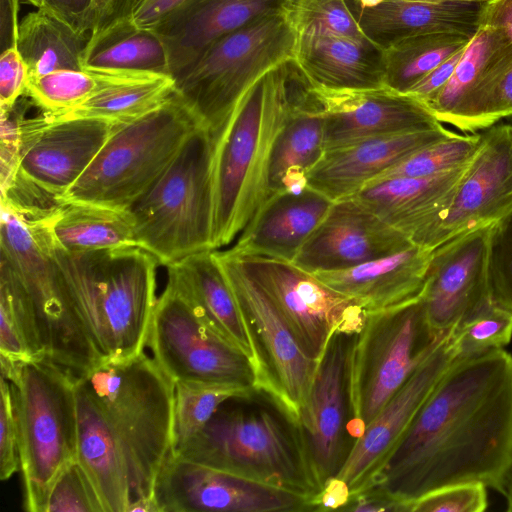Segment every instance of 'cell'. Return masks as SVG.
Returning a JSON list of instances; mask_svg holds the SVG:
<instances>
[{"label": "cell", "mask_w": 512, "mask_h": 512, "mask_svg": "<svg viewBox=\"0 0 512 512\" xmlns=\"http://www.w3.org/2000/svg\"><path fill=\"white\" fill-rule=\"evenodd\" d=\"M268 294L303 352L319 362L332 335L358 333L367 318L353 299L291 261L231 248Z\"/></svg>", "instance_id": "cell-14"}, {"label": "cell", "mask_w": 512, "mask_h": 512, "mask_svg": "<svg viewBox=\"0 0 512 512\" xmlns=\"http://www.w3.org/2000/svg\"><path fill=\"white\" fill-rule=\"evenodd\" d=\"M511 471L512 354L497 349L451 364L370 491L407 512L414 500L455 484L504 495Z\"/></svg>", "instance_id": "cell-1"}, {"label": "cell", "mask_w": 512, "mask_h": 512, "mask_svg": "<svg viewBox=\"0 0 512 512\" xmlns=\"http://www.w3.org/2000/svg\"><path fill=\"white\" fill-rule=\"evenodd\" d=\"M186 0H135L132 19L145 28H152L166 14Z\"/></svg>", "instance_id": "cell-52"}, {"label": "cell", "mask_w": 512, "mask_h": 512, "mask_svg": "<svg viewBox=\"0 0 512 512\" xmlns=\"http://www.w3.org/2000/svg\"><path fill=\"white\" fill-rule=\"evenodd\" d=\"M352 336L340 331L332 335L318 362L308 408L297 427L319 490L338 473L346 457L347 367Z\"/></svg>", "instance_id": "cell-21"}, {"label": "cell", "mask_w": 512, "mask_h": 512, "mask_svg": "<svg viewBox=\"0 0 512 512\" xmlns=\"http://www.w3.org/2000/svg\"><path fill=\"white\" fill-rule=\"evenodd\" d=\"M297 35L291 7L262 17L210 45L174 78L176 93L214 136L256 82L294 59Z\"/></svg>", "instance_id": "cell-7"}, {"label": "cell", "mask_w": 512, "mask_h": 512, "mask_svg": "<svg viewBox=\"0 0 512 512\" xmlns=\"http://www.w3.org/2000/svg\"><path fill=\"white\" fill-rule=\"evenodd\" d=\"M481 24L498 29L512 44V0H488Z\"/></svg>", "instance_id": "cell-53"}, {"label": "cell", "mask_w": 512, "mask_h": 512, "mask_svg": "<svg viewBox=\"0 0 512 512\" xmlns=\"http://www.w3.org/2000/svg\"><path fill=\"white\" fill-rule=\"evenodd\" d=\"M12 387L18 425L24 509L46 512L50 491L78 460L75 375L46 357L1 361Z\"/></svg>", "instance_id": "cell-5"}, {"label": "cell", "mask_w": 512, "mask_h": 512, "mask_svg": "<svg viewBox=\"0 0 512 512\" xmlns=\"http://www.w3.org/2000/svg\"><path fill=\"white\" fill-rule=\"evenodd\" d=\"M256 343L261 376L258 393L269 397L296 428L308 408L318 362L301 349L278 309L230 248L214 250Z\"/></svg>", "instance_id": "cell-12"}, {"label": "cell", "mask_w": 512, "mask_h": 512, "mask_svg": "<svg viewBox=\"0 0 512 512\" xmlns=\"http://www.w3.org/2000/svg\"><path fill=\"white\" fill-rule=\"evenodd\" d=\"M89 37L48 9L38 8L19 23L15 46L32 77L57 70H82Z\"/></svg>", "instance_id": "cell-36"}, {"label": "cell", "mask_w": 512, "mask_h": 512, "mask_svg": "<svg viewBox=\"0 0 512 512\" xmlns=\"http://www.w3.org/2000/svg\"><path fill=\"white\" fill-rule=\"evenodd\" d=\"M135 0H94L87 19V32L97 33L112 23L132 17Z\"/></svg>", "instance_id": "cell-50"}, {"label": "cell", "mask_w": 512, "mask_h": 512, "mask_svg": "<svg viewBox=\"0 0 512 512\" xmlns=\"http://www.w3.org/2000/svg\"><path fill=\"white\" fill-rule=\"evenodd\" d=\"M46 512H104L98 494L78 460L68 465L55 481Z\"/></svg>", "instance_id": "cell-43"}, {"label": "cell", "mask_w": 512, "mask_h": 512, "mask_svg": "<svg viewBox=\"0 0 512 512\" xmlns=\"http://www.w3.org/2000/svg\"><path fill=\"white\" fill-rule=\"evenodd\" d=\"M294 0H186L154 29L162 38L175 78L223 36L289 9Z\"/></svg>", "instance_id": "cell-23"}, {"label": "cell", "mask_w": 512, "mask_h": 512, "mask_svg": "<svg viewBox=\"0 0 512 512\" xmlns=\"http://www.w3.org/2000/svg\"><path fill=\"white\" fill-rule=\"evenodd\" d=\"M456 359L504 349L512 340V311L489 300L451 330Z\"/></svg>", "instance_id": "cell-40"}, {"label": "cell", "mask_w": 512, "mask_h": 512, "mask_svg": "<svg viewBox=\"0 0 512 512\" xmlns=\"http://www.w3.org/2000/svg\"><path fill=\"white\" fill-rule=\"evenodd\" d=\"M195 463L314 497L320 492L297 428L265 409H219L172 451Z\"/></svg>", "instance_id": "cell-10"}, {"label": "cell", "mask_w": 512, "mask_h": 512, "mask_svg": "<svg viewBox=\"0 0 512 512\" xmlns=\"http://www.w3.org/2000/svg\"><path fill=\"white\" fill-rule=\"evenodd\" d=\"M159 512L315 511L314 497L170 453L156 478Z\"/></svg>", "instance_id": "cell-15"}, {"label": "cell", "mask_w": 512, "mask_h": 512, "mask_svg": "<svg viewBox=\"0 0 512 512\" xmlns=\"http://www.w3.org/2000/svg\"><path fill=\"white\" fill-rule=\"evenodd\" d=\"M106 82L79 106L50 120L95 118L116 124L134 121L167 102L176 93L172 75L108 70Z\"/></svg>", "instance_id": "cell-33"}, {"label": "cell", "mask_w": 512, "mask_h": 512, "mask_svg": "<svg viewBox=\"0 0 512 512\" xmlns=\"http://www.w3.org/2000/svg\"><path fill=\"white\" fill-rule=\"evenodd\" d=\"M147 346L174 383L238 384L256 390L247 357L214 332L168 282L156 301Z\"/></svg>", "instance_id": "cell-13"}, {"label": "cell", "mask_w": 512, "mask_h": 512, "mask_svg": "<svg viewBox=\"0 0 512 512\" xmlns=\"http://www.w3.org/2000/svg\"><path fill=\"white\" fill-rule=\"evenodd\" d=\"M295 66L287 61L256 82L213 136V250L240 236L269 196L270 159L287 118Z\"/></svg>", "instance_id": "cell-3"}, {"label": "cell", "mask_w": 512, "mask_h": 512, "mask_svg": "<svg viewBox=\"0 0 512 512\" xmlns=\"http://www.w3.org/2000/svg\"><path fill=\"white\" fill-rule=\"evenodd\" d=\"M488 0H380L349 6L364 35L385 48L400 39L450 32L473 37Z\"/></svg>", "instance_id": "cell-27"}, {"label": "cell", "mask_w": 512, "mask_h": 512, "mask_svg": "<svg viewBox=\"0 0 512 512\" xmlns=\"http://www.w3.org/2000/svg\"><path fill=\"white\" fill-rule=\"evenodd\" d=\"M213 144V135L198 128L129 209L136 245L162 266L213 250Z\"/></svg>", "instance_id": "cell-6"}, {"label": "cell", "mask_w": 512, "mask_h": 512, "mask_svg": "<svg viewBox=\"0 0 512 512\" xmlns=\"http://www.w3.org/2000/svg\"><path fill=\"white\" fill-rule=\"evenodd\" d=\"M53 244L70 300L104 360L144 352L158 298L157 259L138 246L70 253Z\"/></svg>", "instance_id": "cell-4"}, {"label": "cell", "mask_w": 512, "mask_h": 512, "mask_svg": "<svg viewBox=\"0 0 512 512\" xmlns=\"http://www.w3.org/2000/svg\"><path fill=\"white\" fill-rule=\"evenodd\" d=\"M324 152V121L320 101L296 64L287 118L270 159L269 196L280 192H301L307 188V174Z\"/></svg>", "instance_id": "cell-29"}, {"label": "cell", "mask_w": 512, "mask_h": 512, "mask_svg": "<svg viewBox=\"0 0 512 512\" xmlns=\"http://www.w3.org/2000/svg\"><path fill=\"white\" fill-rule=\"evenodd\" d=\"M489 274L493 299L512 311V212L492 226Z\"/></svg>", "instance_id": "cell-44"}, {"label": "cell", "mask_w": 512, "mask_h": 512, "mask_svg": "<svg viewBox=\"0 0 512 512\" xmlns=\"http://www.w3.org/2000/svg\"><path fill=\"white\" fill-rule=\"evenodd\" d=\"M454 134L441 126L326 149L307 174L306 185L333 202L352 197L371 180L414 152Z\"/></svg>", "instance_id": "cell-25"}, {"label": "cell", "mask_w": 512, "mask_h": 512, "mask_svg": "<svg viewBox=\"0 0 512 512\" xmlns=\"http://www.w3.org/2000/svg\"><path fill=\"white\" fill-rule=\"evenodd\" d=\"M55 245L70 253L137 246L129 210L67 202L46 217Z\"/></svg>", "instance_id": "cell-34"}, {"label": "cell", "mask_w": 512, "mask_h": 512, "mask_svg": "<svg viewBox=\"0 0 512 512\" xmlns=\"http://www.w3.org/2000/svg\"><path fill=\"white\" fill-rule=\"evenodd\" d=\"M471 39L461 33L438 32L393 42L383 48L384 85L407 94L436 66L466 47Z\"/></svg>", "instance_id": "cell-37"}, {"label": "cell", "mask_w": 512, "mask_h": 512, "mask_svg": "<svg viewBox=\"0 0 512 512\" xmlns=\"http://www.w3.org/2000/svg\"><path fill=\"white\" fill-rule=\"evenodd\" d=\"M492 226L456 236L432 250L422 298L430 328L438 337L493 299L489 274Z\"/></svg>", "instance_id": "cell-18"}, {"label": "cell", "mask_w": 512, "mask_h": 512, "mask_svg": "<svg viewBox=\"0 0 512 512\" xmlns=\"http://www.w3.org/2000/svg\"><path fill=\"white\" fill-rule=\"evenodd\" d=\"M94 0H43L49 11L80 32H87V19ZM89 34V33H88Z\"/></svg>", "instance_id": "cell-51"}, {"label": "cell", "mask_w": 512, "mask_h": 512, "mask_svg": "<svg viewBox=\"0 0 512 512\" xmlns=\"http://www.w3.org/2000/svg\"><path fill=\"white\" fill-rule=\"evenodd\" d=\"M413 243L354 197L334 201L293 263L314 273L348 269Z\"/></svg>", "instance_id": "cell-22"}, {"label": "cell", "mask_w": 512, "mask_h": 512, "mask_svg": "<svg viewBox=\"0 0 512 512\" xmlns=\"http://www.w3.org/2000/svg\"><path fill=\"white\" fill-rule=\"evenodd\" d=\"M378 1H380V0H348L349 3L356 4V5H369V4L378 2Z\"/></svg>", "instance_id": "cell-56"}, {"label": "cell", "mask_w": 512, "mask_h": 512, "mask_svg": "<svg viewBox=\"0 0 512 512\" xmlns=\"http://www.w3.org/2000/svg\"><path fill=\"white\" fill-rule=\"evenodd\" d=\"M431 254L432 250L412 244L348 269L312 274L356 301L368 315L399 307L421 296Z\"/></svg>", "instance_id": "cell-28"}, {"label": "cell", "mask_w": 512, "mask_h": 512, "mask_svg": "<svg viewBox=\"0 0 512 512\" xmlns=\"http://www.w3.org/2000/svg\"><path fill=\"white\" fill-rule=\"evenodd\" d=\"M0 409V479L7 480L20 469V455L13 391L2 376Z\"/></svg>", "instance_id": "cell-46"}, {"label": "cell", "mask_w": 512, "mask_h": 512, "mask_svg": "<svg viewBox=\"0 0 512 512\" xmlns=\"http://www.w3.org/2000/svg\"><path fill=\"white\" fill-rule=\"evenodd\" d=\"M19 1L1 0V40L3 50L16 45L19 27L17 22Z\"/></svg>", "instance_id": "cell-54"}, {"label": "cell", "mask_w": 512, "mask_h": 512, "mask_svg": "<svg viewBox=\"0 0 512 512\" xmlns=\"http://www.w3.org/2000/svg\"><path fill=\"white\" fill-rule=\"evenodd\" d=\"M166 268L167 282L214 332L247 357L257 391L261 362L256 343L214 250L190 255Z\"/></svg>", "instance_id": "cell-26"}, {"label": "cell", "mask_w": 512, "mask_h": 512, "mask_svg": "<svg viewBox=\"0 0 512 512\" xmlns=\"http://www.w3.org/2000/svg\"><path fill=\"white\" fill-rule=\"evenodd\" d=\"M480 143L448 207L412 243L433 250L462 234L492 226L512 212V125L494 124Z\"/></svg>", "instance_id": "cell-16"}, {"label": "cell", "mask_w": 512, "mask_h": 512, "mask_svg": "<svg viewBox=\"0 0 512 512\" xmlns=\"http://www.w3.org/2000/svg\"><path fill=\"white\" fill-rule=\"evenodd\" d=\"M444 336L431 330L422 294L367 315L362 329L351 337L348 353L349 424L355 439Z\"/></svg>", "instance_id": "cell-11"}, {"label": "cell", "mask_w": 512, "mask_h": 512, "mask_svg": "<svg viewBox=\"0 0 512 512\" xmlns=\"http://www.w3.org/2000/svg\"><path fill=\"white\" fill-rule=\"evenodd\" d=\"M504 496L506 498V510L508 512H512V471L508 477L506 487H505V493Z\"/></svg>", "instance_id": "cell-55"}, {"label": "cell", "mask_w": 512, "mask_h": 512, "mask_svg": "<svg viewBox=\"0 0 512 512\" xmlns=\"http://www.w3.org/2000/svg\"><path fill=\"white\" fill-rule=\"evenodd\" d=\"M28 77V67L16 46L3 50L0 55V110L13 107L24 96Z\"/></svg>", "instance_id": "cell-47"}, {"label": "cell", "mask_w": 512, "mask_h": 512, "mask_svg": "<svg viewBox=\"0 0 512 512\" xmlns=\"http://www.w3.org/2000/svg\"><path fill=\"white\" fill-rule=\"evenodd\" d=\"M0 250L29 297L40 355L74 375L103 362L70 300L46 217L25 219L1 205Z\"/></svg>", "instance_id": "cell-8"}, {"label": "cell", "mask_w": 512, "mask_h": 512, "mask_svg": "<svg viewBox=\"0 0 512 512\" xmlns=\"http://www.w3.org/2000/svg\"><path fill=\"white\" fill-rule=\"evenodd\" d=\"M488 507L487 487L462 483L431 491L411 502L407 512H483Z\"/></svg>", "instance_id": "cell-45"}, {"label": "cell", "mask_w": 512, "mask_h": 512, "mask_svg": "<svg viewBox=\"0 0 512 512\" xmlns=\"http://www.w3.org/2000/svg\"><path fill=\"white\" fill-rule=\"evenodd\" d=\"M455 359L449 331L354 440L334 476L348 486L350 501L376 486L395 447Z\"/></svg>", "instance_id": "cell-17"}, {"label": "cell", "mask_w": 512, "mask_h": 512, "mask_svg": "<svg viewBox=\"0 0 512 512\" xmlns=\"http://www.w3.org/2000/svg\"><path fill=\"white\" fill-rule=\"evenodd\" d=\"M83 69L170 74L168 54L159 34L132 17L90 34Z\"/></svg>", "instance_id": "cell-35"}, {"label": "cell", "mask_w": 512, "mask_h": 512, "mask_svg": "<svg viewBox=\"0 0 512 512\" xmlns=\"http://www.w3.org/2000/svg\"><path fill=\"white\" fill-rule=\"evenodd\" d=\"M25 2L32 4L36 8H41L44 6L43 0H24Z\"/></svg>", "instance_id": "cell-57"}, {"label": "cell", "mask_w": 512, "mask_h": 512, "mask_svg": "<svg viewBox=\"0 0 512 512\" xmlns=\"http://www.w3.org/2000/svg\"><path fill=\"white\" fill-rule=\"evenodd\" d=\"M119 124L95 118L22 122L19 171L59 201L90 166Z\"/></svg>", "instance_id": "cell-19"}, {"label": "cell", "mask_w": 512, "mask_h": 512, "mask_svg": "<svg viewBox=\"0 0 512 512\" xmlns=\"http://www.w3.org/2000/svg\"><path fill=\"white\" fill-rule=\"evenodd\" d=\"M74 388L78 462L104 512L154 498L173 446L174 382L142 352L75 375Z\"/></svg>", "instance_id": "cell-2"}, {"label": "cell", "mask_w": 512, "mask_h": 512, "mask_svg": "<svg viewBox=\"0 0 512 512\" xmlns=\"http://www.w3.org/2000/svg\"><path fill=\"white\" fill-rule=\"evenodd\" d=\"M109 73L67 69L28 77L24 95L46 116H57L86 101L106 82Z\"/></svg>", "instance_id": "cell-39"}, {"label": "cell", "mask_w": 512, "mask_h": 512, "mask_svg": "<svg viewBox=\"0 0 512 512\" xmlns=\"http://www.w3.org/2000/svg\"><path fill=\"white\" fill-rule=\"evenodd\" d=\"M200 127L188 106L175 93L152 112L119 124L60 202L129 210Z\"/></svg>", "instance_id": "cell-9"}, {"label": "cell", "mask_w": 512, "mask_h": 512, "mask_svg": "<svg viewBox=\"0 0 512 512\" xmlns=\"http://www.w3.org/2000/svg\"><path fill=\"white\" fill-rule=\"evenodd\" d=\"M313 88L321 105L325 150L443 126L424 103L386 86L365 90Z\"/></svg>", "instance_id": "cell-20"}, {"label": "cell", "mask_w": 512, "mask_h": 512, "mask_svg": "<svg viewBox=\"0 0 512 512\" xmlns=\"http://www.w3.org/2000/svg\"><path fill=\"white\" fill-rule=\"evenodd\" d=\"M480 138V133H455L414 152L367 185L390 178L432 176L461 167L473 157Z\"/></svg>", "instance_id": "cell-41"}, {"label": "cell", "mask_w": 512, "mask_h": 512, "mask_svg": "<svg viewBox=\"0 0 512 512\" xmlns=\"http://www.w3.org/2000/svg\"><path fill=\"white\" fill-rule=\"evenodd\" d=\"M174 384L172 451L199 433L223 403L230 399H250L257 393L251 386L238 384Z\"/></svg>", "instance_id": "cell-38"}, {"label": "cell", "mask_w": 512, "mask_h": 512, "mask_svg": "<svg viewBox=\"0 0 512 512\" xmlns=\"http://www.w3.org/2000/svg\"><path fill=\"white\" fill-rule=\"evenodd\" d=\"M291 12L297 32L366 38L347 0H294Z\"/></svg>", "instance_id": "cell-42"}, {"label": "cell", "mask_w": 512, "mask_h": 512, "mask_svg": "<svg viewBox=\"0 0 512 512\" xmlns=\"http://www.w3.org/2000/svg\"><path fill=\"white\" fill-rule=\"evenodd\" d=\"M466 47L454 53L428 73L407 93L427 105L452 77Z\"/></svg>", "instance_id": "cell-49"}, {"label": "cell", "mask_w": 512, "mask_h": 512, "mask_svg": "<svg viewBox=\"0 0 512 512\" xmlns=\"http://www.w3.org/2000/svg\"><path fill=\"white\" fill-rule=\"evenodd\" d=\"M294 60L315 88L365 90L385 86L383 48L367 37L298 32Z\"/></svg>", "instance_id": "cell-30"}, {"label": "cell", "mask_w": 512, "mask_h": 512, "mask_svg": "<svg viewBox=\"0 0 512 512\" xmlns=\"http://www.w3.org/2000/svg\"><path fill=\"white\" fill-rule=\"evenodd\" d=\"M333 201L307 187L270 195L238 237L234 249L293 261Z\"/></svg>", "instance_id": "cell-31"}, {"label": "cell", "mask_w": 512, "mask_h": 512, "mask_svg": "<svg viewBox=\"0 0 512 512\" xmlns=\"http://www.w3.org/2000/svg\"><path fill=\"white\" fill-rule=\"evenodd\" d=\"M511 64L512 44L498 29L481 24L450 80L426 106L441 123L480 130L489 96Z\"/></svg>", "instance_id": "cell-24"}, {"label": "cell", "mask_w": 512, "mask_h": 512, "mask_svg": "<svg viewBox=\"0 0 512 512\" xmlns=\"http://www.w3.org/2000/svg\"><path fill=\"white\" fill-rule=\"evenodd\" d=\"M469 161L437 175L382 180L352 197L412 242L448 207Z\"/></svg>", "instance_id": "cell-32"}, {"label": "cell", "mask_w": 512, "mask_h": 512, "mask_svg": "<svg viewBox=\"0 0 512 512\" xmlns=\"http://www.w3.org/2000/svg\"><path fill=\"white\" fill-rule=\"evenodd\" d=\"M509 117H512V64L501 75L489 96L480 120V130Z\"/></svg>", "instance_id": "cell-48"}]
</instances>
